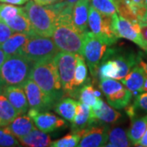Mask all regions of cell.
Masks as SVG:
<instances>
[{
  "mask_svg": "<svg viewBox=\"0 0 147 147\" xmlns=\"http://www.w3.org/2000/svg\"><path fill=\"white\" fill-rule=\"evenodd\" d=\"M78 104L79 101L71 97H62L54 105V110L64 119L71 122L76 114Z\"/></svg>",
  "mask_w": 147,
  "mask_h": 147,
  "instance_id": "23",
  "label": "cell"
},
{
  "mask_svg": "<svg viewBox=\"0 0 147 147\" xmlns=\"http://www.w3.org/2000/svg\"><path fill=\"white\" fill-rule=\"evenodd\" d=\"M73 6L66 1L57 3L58 14L53 41L60 51L82 55L84 33L74 24Z\"/></svg>",
  "mask_w": 147,
  "mask_h": 147,
  "instance_id": "1",
  "label": "cell"
},
{
  "mask_svg": "<svg viewBox=\"0 0 147 147\" xmlns=\"http://www.w3.org/2000/svg\"><path fill=\"white\" fill-rule=\"evenodd\" d=\"M33 65L20 54L8 56L0 69V86H22L30 78Z\"/></svg>",
  "mask_w": 147,
  "mask_h": 147,
  "instance_id": "4",
  "label": "cell"
},
{
  "mask_svg": "<svg viewBox=\"0 0 147 147\" xmlns=\"http://www.w3.org/2000/svg\"><path fill=\"white\" fill-rule=\"evenodd\" d=\"M109 143L105 146L127 147L131 145L126 131L119 127H115L109 131Z\"/></svg>",
  "mask_w": 147,
  "mask_h": 147,
  "instance_id": "27",
  "label": "cell"
},
{
  "mask_svg": "<svg viewBox=\"0 0 147 147\" xmlns=\"http://www.w3.org/2000/svg\"><path fill=\"white\" fill-rule=\"evenodd\" d=\"M92 113L96 122L106 124L115 123L122 117V115L119 111L108 105L101 98H99L96 105L92 107Z\"/></svg>",
  "mask_w": 147,
  "mask_h": 147,
  "instance_id": "14",
  "label": "cell"
},
{
  "mask_svg": "<svg viewBox=\"0 0 147 147\" xmlns=\"http://www.w3.org/2000/svg\"><path fill=\"white\" fill-rule=\"evenodd\" d=\"M90 0H78L73 6V18L80 31H88V11Z\"/></svg>",
  "mask_w": 147,
  "mask_h": 147,
  "instance_id": "19",
  "label": "cell"
},
{
  "mask_svg": "<svg viewBox=\"0 0 147 147\" xmlns=\"http://www.w3.org/2000/svg\"><path fill=\"white\" fill-rule=\"evenodd\" d=\"M90 4L105 16H112L117 13L116 5L111 0H90Z\"/></svg>",
  "mask_w": 147,
  "mask_h": 147,
  "instance_id": "33",
  "label": "cell"
},
{
  "mask_svg": "<svg viewBox=\"0 0 147 147\" xmlns=\"http://www.w3.org/2000/svg\"><path fill=\"white\" fill-rule=\"evenodd\" d=\"M24 10L37 35L46 38L53 37L58 14L57 3L42 6L34 0H30L24 7Z\"/></svg>",
  "mask_w": 147,
  "mask_h": 147,
  "instance_id": "3",
  "label": "cell"
},
{
  "mask_svg": "<svg viewBox=\"0 0 147 147\" xmlns=\"http://www.w3.org/2000/svg\"><path fill=\"white\" fill-rule=\"evenodd\" d=\"M18 115L19 113L11 104L3 91V87L0 86V127L7 126Z\"/></svg>",
  "mask_w": 147,
  "mask_h": 147,
  "instance_id": "22",
  "label": "cell"
},
{
  "mask_svg": "<svg viewBox=\"0 0 147 147\" xmlns=\"http://www.w3.org/2000/svg\"><path fill=\"white\" fill-rule=\"evenodd\" d=\"M136 146H145L147 147V129L146 132L144 133L143 137H142V139L140 140V142L137 144Z\"/></svg>",
  "mask_w": 147,
  "mask_h": 147,
  "instance_id": "41",
  "label": "cell"
},
{
  "mask_svg": "<svg viewBox=\"0 0 147 147\" xmlns=\"http://www.w3.org/2000/svg\"><path fill=\"white\" fill-rule=\"evenodd\" d=\"M13 34L14 31L5 22L0 21V46L5 41H7V39Z\"/></svg>",
  "mask_w": 147,
  "mask_h": 147,
  "instance_id": "36",
  "label": "cell"
},
{
  "mask_svg": "<svg viewBox=\"0 0 147 147\" xmlns=\"http://www.w3.org/2000/svg\"><path fill=\"white\" fill-rule=\"evenodd\" d=\"M3 91L11 104L13 105V107L19 113V115L26 114L29 110L30 105L22 86L3 87Z\"/></svg>",
  "mask_w": 147,
  "mask_h": 147,
  "instance_id": "15",
  "label": "cell"
},
{
  "mask_svg": "<svg viewBox=\"0 0 147 147\" xmlns=\"http://www.w3.org/2000/svg\"><path fill=\"white\" fill-rule=\"evenodd\" d=\"M119 72V67L114 60L107 59L100 63L98 76L100 79H117Z\"/></svg>",
  "mask_w": 147,
  "mask_h": 147,
  "instance_id": "28",
  "label": "cell"
},
{
  "mask_svg": "<svg viewBox=\"0 0 147 147\" xmlns=\"http://www.w3.org/2000/svg\"><path fill=\"white\" fill-rule=\"evenodd\" d=\"M141 23H147V10L146 11V13H145L144 16L142 17Z\"/></svg>",
  "mask_w": 147,
  "mask_h": 147,
  "instance_id": "45",
  "label": "cell"
},
{
  "mask_svg": "<svg viewBox=\"0 0 147 147\" xmlns=\"http://www.w3.org/2000/svg\"><path fill=\"white\" fill-rule=\"evenodd\" d=\"M30 0H0V3H5L13 5H23Z\"/></svg>",
  "mask_w": 147,
  "mask_h": 147,
  "instance_id": "39",
  "label": "cell"
},
{
  "mask_svg": "<svg viewBox=\"0 0 147 147\" xmlns=\"http://www.w3.org/2000/svg\"><path fill=\"white\" fill-rule=\"evenodd\" d=\"M10 132L18 139L26 136L35 128L34 121L28 115H20L6 126Z\"/></svg>",
  "mask_w": 147,
  "mask_h": 147,
  "instance_id": "18",
  "label": "cell"
},
{
  "mask_svg": "<svg viewBox=\"0 0 147 147\" xmlns=\"http://www.w3.org/2000/svg\"><path fill=\"white\" fill-rule=\"evenodd\" d=\"M132 105L134 106L136 111L137 109H140L145 112H147V92H142L140 95H138Z\"/></svg>",
  "mask_w": 147,
  "mask_h": 147,
  "instance_id": "35",
  "label": "cell"
},
{
  "mask_svg": "<svg viewBox=\"0 0 147 147\" xmlns=\"http://www.w3.org/2000/svg\"><path fill=\"white\" fill-rule=\"evenodd\" d=\"M109 45L98 38L91 31L84 33L82 55L87 62L91 75L96 79L99 74V67Z\"/></svg>",
  "mask_w": 147,
  "mask_h": 147,
  "instance_id": "5",
  "label": "cell"
},
{
  "mask_svg": "<svg viewBox=\"0 0 147 147\" xmlns=\"http://www.w3.org/2000/svg\"><path fill=\"white\" fill-rule=\"evenodd\" d=\"M139 56L131 52H126L119 48L110 47L107 49L103 61L107 59H111L115 61L119 67V72L117 80H121L130 72L131 69L138 64Z\"/></svg>",
  "mask_w": 147,
  "mask_h": 147,
  "instance_id": "11",
  "label": "cell"
},
{
  "mask_svg": "<svg viewBox=\"0 0 147 147\" xmlns=\"http://www.w3.org/2000/svg\"><path fill=\"white\" fill-rule=\"evenodd\" d=\"M22 88L26 92L30 108L38 111H48L54 107L55 102L31 79H27Z\"/></svg>",
  "mask_w": 147,
  "mask_h": 147,
  "instance_id": "10",
  "label": "cell"
},
{
  "mask_svg": "<svg viewBox=\"0 0 147 147\" xmlns=\"http://www.w3.org/2000/svg\"><path fill=\"white\" fill-rule=\"evenodd\" d=\"M27 115L33 119L37 128L46 133L66 126V123L64 119L47 111H38L30 108L28 110Z\"/></svg>",
  "mask_w": 147,
  "mask_h": 147,
  "instance_id": "13",
  "label": "cell"
},
{
  "mask_svg": "<svg viewBox=\"0 0 147 147\" xmlns=\"http://www.w3.org/2000/svg\"><path fill=\"white\" fill-rule=\"evenodd\" d=\"M110 127L106 123H97L84 129V134L78 146H105L109 139Z\"/></svg>",
  "mask_w": 147,
  "mask_h": 147,
  "instance_id": "12",
  "label": "cell"
},
{
  "mask_svg": "<svg viewBox=\"0 0 147 147\" xmlns=\"http://www.w3.org/2000/svg\"><path fill=\"white\" fill-rule=\"evenodd\" d=\"M143 92H147V74H146V79L143 86Z\"/></svg>",
  "mask_w": 147,
  "mask_h": 147,
  "instance_id": "44",
  "label": "cell"
},
{
  "mask_svg": "<svg viewBox=\"0 0 147 147\" xmlns=\"http://www.w3.org/2000/svg\"><path fill=\"white\" fill-rule=\"evenodd\" d=\"M21 146L20 141L16 140V137L12 135L7 127L0 128V147Z\"/></svg>",
  "mask_w": 147,
  "mask_h": 147,
  "instance_id": "34",
  "label": "cell"
},
{
  "mask_svg": "<svg viewBox=\"0 0 147 147\" xmlns=\"http://www.w3.org/2000/svg\"><path fill=\"white\" fill-rule=\"evenodd\" d=\"M24 11V7H19L13 4L2 3H0V21L7 23L13 20Z\"/></svg>",
  "mask_w": 147,
  "mask_h": 147,
  "instance_id": "31",
  "label": "cell"
},
{
  "mask_svg": "<svg viewBox=\"0 0 147 147\" xmlns=\"http://www.w3.org/2000/svg\"><path fill=\"white\" fill-rule=\"evenodd\" d=\"M60 50L50 38L31 35L21 49L20 55L36 62L53 58Z\"/></svg>",
  "mask_w": 147,
  "mask_h": 147,
  "instance_id": "6",
  "label": "cell"
},
{
  "mask_svg": "<svg viewBox=\"0 0 147 147\" xmlns=\"http://www.w3.org/2000/svg\"><path fill=\"white\" fill-rule=\"evenodd\" d=\"M6 24L14 32L24 33V34H29V35L36 34L32 29L31 24L30 22L29 18L27 17L25 10L21 13H20L16 17H15L13 20L7 21Z\"/></svg>",
  "mask_w": 147,
  "mask_h": 147,
  "instance_id": "26",
  "label": "cell"
},
{
  "mask_svg": "<svg viewBox=\"0 0 147 147\" xmlns=\"http://www.w3.org/2000/svg\"><path fill=\"white\" fill-rule=\"evenodd\" d=\"M112 28L118 38H123L130 40L146 52V46L141 36L139 22L129 21L117 12L112 16Z\"/></svg>",
  "mask_w": 147,
  "mask_h": 147,
  "instance_id": "9",
  "label": "cell"
},
{
  "mask_svg": "<svg viewBox=\"0 0 147 147\" xmlns=\"http://www.w3.org/2000/svg\"><path fill=\"white\" fill-rule=\"evenodd\" d=\"M97 123L92 116L91 106L79 101L75 116L71 121L72 131H81Z\"/></svg>",
  "mask_w": 147,
  "mask_h": 147,
  "instance_id": "16",
  "label": "cell"
},
{
  "mask_svg": "<svg viewBox=\"0 0 147 147\" xmlns=\"http://www.w3.org/2000/svg\"><path fill=\"white\" fill-rule=\"evenodd\" d=\"M146 74L143 69L137 64L130 70L126 76L120 80L124 87L131 92L132 95L142 93L146 79Z\"/></svg>",
  "mask_w": 147,
  "mask_h": 147,
  "instance_id": "17",
  "label": "cell"
},
{
  "mask_svg": "<svg viewBox=\"0 0 147 147\" xmlns=\"http://www.w3.org/2000/svg\"><path fill=\"white\" fill-rule=\"evenodd\" d=\"M30 36L31 35H29L24 33L16 32L13 34H11L7 39V41H5L0 46V47L7 55V57L20 54L22 47L26 44Z\"/></svg>",
  "mask_w": 147,
  "mask_h": 147,
  "instance_id": "20",
  "label": "cell"
},
{
  "mask_svg": "<svg viewBox=\"0 0 147 147\" xmlns=\"http://www.w3.org/2000/svg\"><path fill=\"white\" fill-rule=\"evenodd\" d=\"M131 123L128 131L127 132L128 139L132 144V146H137L140 140L143 137L144 133L147 129V115L141 118L137 116L131 119Z\"/></svg>",
  "mask_w": 147,
  "mask_h": 147,
  "instance_id": "24",
  "label": "cell"
},
{
  "mask_svg": "<svg viewBox=\"0 0 147 147\" xmlns=\"http://www.w3.org/2000/svg\"><path fill=\"white\" fill-rule=\"evenodd\" d=\"M111 1H112L115 4H116V3H117V1H118V0H111Z\"/></svg>",
  "mask_w": 147,
  "mask_h": 147,
  "instance_id": "47",
  "label": "cell"
},
{
  "mask_svg": "<svg viewBox=\"0 0 147 147\" xmlns=\"http://www.w3.org/2000/svg\"><path fill=\"white\" fill-rule=\"evenodd\" d=\"M95 91L96 88L92 84L84 85L79 92V98L80 102L88 105L91 107L94 106L99 99V97L96 96Z\"/></svg>",
  "mask_w": 147,
  "mask_h": 147,
  "instance_id": "32",
  "label": "cell"
},
{
  "mask_svg": "<svg viewBox=\"0 0 147 147\" xmlns=\"http://www.w3.org/2000/svg\"><path fill=\"white\" fill-rule=\"evenodd\" d=\"M21 146L30 147H45L51 146V137L38 128H34L26 136L20 138Z\"/></svg>",
  "mask_w": 147,
  "mask_h": 147,
  "instance_id": "21",
  "label": "cell"
},
{
  "mask_svg": "<svg viewBox=\"0 0 147 147\" xmlns=\"http://www.w3.org/2000/svg\"><path fill=\"white\" fill-rule=\"evenodd\" d=\"M88 76V68L85 63V59L81 54H76V65L74 72V88L79 87L84 84Z\"/></svg>",
  "mask_w": 147,
  "mask_h": 147,
  "instance_id": "30",
  "label": "cell"
},
{
  "mask_svg": "<svg viewBox=\"0 0 147 147\" xmlns=\"http://www.w3.org/2000/svg\"><path fill=\"white\" fill-rule=\"evenodd\" d=\"M53 58L34 62L29 79L34 80L56 105L65 93Z\"/></svg>",
  "mask_w": 147,
  "mask_h": 147,
  "instance_id": "2",
  "label": "cell"
},
{
  "mask_svg": "<svg viewBox=\"0 0 147 147\" xmlns=\"http://www.w3.org/2000/svg\"><path fill=\"white\" fill-rule=\"evenodd\" d=\"M84 130L72 131L62 138L52 142L50 146L53 147H74L78 146L79 143L84 134Z\"/></svg>",
  "mask_w": 147,
  "mask_h": 147,
  "instance_id": "29",
  "label": "cell"
},
{
  "mask_svg": "<svg viewBox=\"0 0 147 147\" xmlns=\"http://www.w3.org/2000/svg\"><path fill=\"white\" fill-rule=\"evenodd\" d=\"M132 96L133 95L131 92L123 87L121 89L113 92L112 94L106 96L105 98L110 106L117 110H121L130 104Z\"/></svg>",
  "mask_w": 147,
  "mask_h": 147,
  "instance_id": "25",
  "label": "cell"
},
{
  "mask_svg": "<svg viewBox=\"0 0 147 147\" xmlns=\"http://www.w3.org/2000/svg\"><path fill=\"white\" fill-rule=\"evenodd\" d=\"M57 68L61 87L65 95L71 96L74 92V79L76 65V54L60 51L53 58Z\"/></svg>",
  "mask_w": 147,
  "mask_h": 147,
  "instance_id": "7",
  "label": "cell"
},
{
  "mask_svg": "<svg viewBox=\"0 0 147 147\" xmlns=\"http://www.w3.org/2000/svg\"><path fill=\"white\" fill-rule=\"evenodd\" d=\"M140 30L142 40L146 46L147 53V23H140Z\"/></svg>",
  "mask_w": 147,
  "mask_h": 147,
  "instance_id": "37",
  "label": "cell"
},
{
  "mask_svg": "<svg viewBox=\"0 0 147 147\" xmlns=\"http://www.w3.org/2000/svg\"><path fill=\"white\" fill-rule=\"evenodd\" d=\"M7 54L3 52V50L0 47V69H1V67H2L3 62L5 61V60L7 59Z\"/></svg>",
  "mask_w": 147,
  "mask_h": 147,
  "instance_id": "42",
  "label": "cell"
},
{
  "mask_svg": "<svg viewBox=\"0 0 147 147\" xmlns=\"http://www.w3.org/2000/svg\"><path fill=\"white\" fill-rule=\"evenodd\" d=\"M36 3L42 6H49L63 2L65 0H34Z\"/></svg>",
  "mask_w": 147,
  "mask_h": 147,
  "instance_id": "38",
  "label": "cell"
},
{
  "mask_svg": "<svg viewBox=\"0 0 147 147\" xmlns=\"http://www.w3.org/2000/svg\"><path fill=\"white\" fill-rule=\"evenodd\" d=\"M138 65L143 69L144 72L147 74V61L142 59L141 54L139 55V57H138Z\"/></svg>",
  "mask_w": 147,
  "mask_h": 147,
  "instance_id": "40",
  "label": "cell"
},
{
  "mask_svg": "<svg viewBox=\"0 0 147 147\" xmlns=\"http://www.w3.org/2000/svg\"><path fill=\"white\" fill-rule=\"evenodd\" d=\"M134 3H136L137 5L144 6L145 5V0H131Z\"/></svg>",
  "mask_w": 147,
  "mask_h": 147,
  "instance_id": "43",
  "label": "cell"
},
{
  "mask_svg": "<svg viewBox=\"0 0 147 147\" xmlns=\"http://www.w3.org/2000/svg\"><path fill=\"white\" fill-rule=\"evenodd\" d=\"M88 28L93 34L109 46L115 43L118 39L112 28V16L101 14L92 5L88 11Z\"/></svg>",
  "mask_w": 147,
  "mask_h": 147,
  "instance_id": "8",
  "label": "cell"
},
{
  "mask_svg": "<svg viewBox=\"0 0 147 147\" xmlns=\"http://www.w3.org/2000/svg\"><path fill=\"white\" fill-rule=\"evenodd\" d=\"M66 2H68L69 3H70V4H72V5H74L78 0H65Z\"/></svg>",
  "mask_w": 147,
  "mask_h": 147,
  "instance_id": "46",
  "label": "cell"
},
{
  "mask_svg": "<svg viewBox=\"0 0 147 147\" xmlns=\"http://www.w3.org/2000/svg\"><path fill=\"white\" fill-rule=\"evenodd\" d=\"M145 6L147 7V0H145Z\"/></svg>",
  "mask_w": 147,
  "mask_h": 147,
  "instance_id": "48",
  "label": "cell"
}]
</instances>
